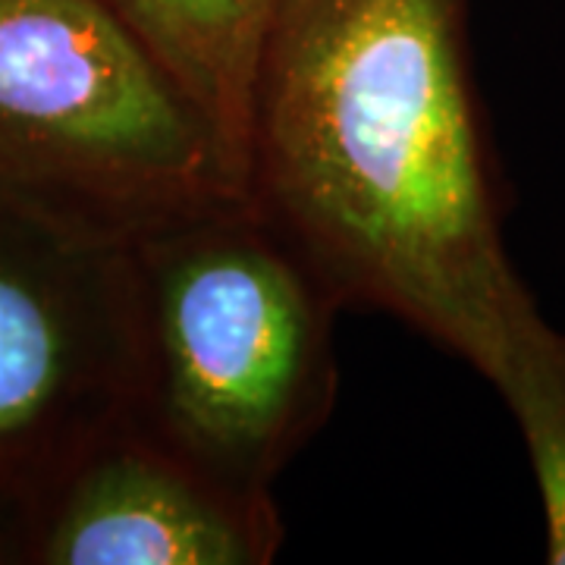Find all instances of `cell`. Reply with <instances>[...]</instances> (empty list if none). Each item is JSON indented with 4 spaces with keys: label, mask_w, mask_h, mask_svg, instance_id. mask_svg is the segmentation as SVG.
Segmentation results:
<instances>
[{
    "label": "cell",
    "mask_w": 565,
    "mask_h": 565,
    "mask_svg": "<svg viewBox=\"0 0 565 565\" xmlns=\"http://www.w3.org/2000/svg\"><path fill=\"white\" fill-rule=\"evenodd\" d=\"M243 195L327 282L497 384L544 321L505 255L468 0H280Z\"/></svg>",
    "instance_id": "obj_1"
},
{
    "label": "cell",
    "mask_w": 565,
    "mask_h": 565,
    "mask_svg": "<svg viewBox=\"0 0 565 565\" xmlns=\"http://www.w3.org/2000/svg\"><path fill=\"white\" fill-rule=\"evenodd\" d=\"M132 403L126 422L245 497L280 471L337 403L343 305L245 195L126 233Z\"/></svg>",
    "instance_id": "obj_2"
},
{
    "label": "cell",
    "mask_w": 565,
    "mask_h": 565,
    "mask_svg": "<svg viewBox=\"0 0 565 565\" xmlns=\"http://www.w3.org/2000/svg\"><path fill=\"white\" fill-rule=\"evenodd\" d=\"M0 185L114 233L243 195L104 0H0Z\"/></svg>",
    "instance_id": "obj_3"
},
{
    "label": "cell",
    "mask_w": 565,
    "mask_h": 565,
    "mask_svg": "<svg viewBox=\"0 0 565 565\" xmlns=\"http://www.w3.org/2000/svg\"><path fill=\"white\" fill-rule=\"evenodd\" d=\"M126 236L0 185V497L32 509L132 403Z\"/></svg>",
    "instance_id": "obj_4"
},
{
    "label": "cell",
    "mask_w": 565,
    "mask_h": 565,
    "mask_svg": "<svg viewBox=\"0 0 565 565\" xmlns=\"http://www.w3.org/2000/svg\"><path fill=\"white\" fill-rule=\"evenodd\" d=\"M282 522L122 418L82 449L29 509V559L44 565H267Z\"/></svg>",
    "instance_id": "obj_5"
},
{
    "label": "cell",
    "mask_w": 565,
    "mask_h": 565,
    "mask_svg": "<svg viewBox=\"0 0 565 565\" xmlns=\"http://www.w3.org/2000/svg\"><path fill=\"white\" fill-rule=\"evenodd\" d=\"M221 145L243 189L255 88L280 0H104Z\"/></svg>",
    "instance_id": "obj_6"
},
{
    "label": "cell",
    "mask_w": 565,
    "mask_h": 565,
    "mask_svg": "<svg viewBox=\"0 0 565 565\" xmlns=\"http://www.w3.org/2000/svg\"><path fill=\"white\" fill-rule=\"evenodd\" d=\"M493 390L522 430L541 490L546 563L565 565V330L541 321Z\"/></svg>",
    "instance_id": "obj_7"
},
{
    "label": "cell",
    "mask_w": 565,
    "mask_h": 565,
    "mask_svg": "<svg viewBox=\"0 0 565 565\" xmlns=\"http://www.w3.org/2000/svg\"><path fill=\"white\" fill-rule=\"evenodd\" d=\"M17 553L29 559V509L0 497V563Z\"/></svg>",
    "instance_id": "obj_8"
}]
</instances>
